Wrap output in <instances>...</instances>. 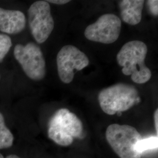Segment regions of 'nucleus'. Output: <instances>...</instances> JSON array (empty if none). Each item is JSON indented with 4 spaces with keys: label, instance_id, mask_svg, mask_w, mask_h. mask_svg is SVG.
<instances>
[{
    "label": "nucleus",
    "instance_id": "2",
    "mask_svg": "<svg viewBox=\"0 0 158 158\" xmlns=\"http://www.w3.org/2000/svg\"><path fill=\"white\" fill-rule=\"evenodd\" d=\"M83 126L81 120L67 108L57 110L48 124V136L55 143L62 147L72 145L75 138H80Z\"/></svg>",
    "mask_w": 158,
    "mask_h": 158
},
{
    "label": "nucleus",
    "instance_id": "12",
    "mask_svg": "<svg viewBox=\"0 0 158 158\" xmlns=\"http://www.w3.org/2000/svg\"><path fill=\"white\" fill-rule=\"evenodd\" d=\"M158 146V136H151L147 138H142L137 142L134 149L138 153L142 155V153L153 149H157Z\"/></svg>",
    "mask_w": 158,
    "mask_h": 158
},
{
    "label": "nucleus",
    "instance_id": "1",
    "mask_svg": "<svg viewBox=\"0 0 158 158\" xmlns=\"http://www.w3.org/2000/svg\"><path fill=\"white\" fill-rule=\"evenodd\" d=\"M148 48L141 40H132L125 44L119 51L117 60L123 67L122 72L131 76L132 80L138 84L148 82L152 76L151 71L145 64Z\"/></svg>",
    "mask_w": 158,
    "mask_h": 158
},
{
    "label": "nucleus",
    "instance_id": "17",
    "mask_svg": "<svg viewBox=\"0 0 158 158\" xmlns=\"http://www.w3.org/2000/svg\"><path fill=\"white\" fill-rule=\"evenodd\" d=\"M6 158H20V157H19V156H18L17 155H8V156H6Z\"/></svg>",
    "mask_w": 158,
    "mask_h": 158
},
{
    "label": "nucleus",
    "instance_id": "9",
    "mask_svg": "<svg viewBox=\"0 0 158 158\" xmlns=\"http://www.w3.org/2000/svg\"><path fill=\"white\" fill-rule=\"evenodd\" d=\"M26 18L23 12L0 8V31L6 34H17L25 27Z\"/></svg>",
    "mask_w": 158,
    "mask_h": 158
},
{
    "label": "nucleus",
    "instance_id": "14",
    "mask_svg": "<svg viewBox=\"0 0 158 158\" xmlns=\"http://www.w3.org/2000/svg\"><path fill=\"white\" fill-rule=\"evenodd\" d=\"M147 4L149 7L150 12L154 16H158V1L157 0H150L147 1Z\"/></svg>",
    "mask_w": 158,
    "mask_h": 158
},
{
    "label": "nucleus",
    "instance_id": "18",
    "mask_svg": "<svg viewBox=\"0 0 158 158\" xmlns=\"http://www.w3.org/2000/svg\"><path fill=\"white\" fill-rule=\"evenodd\" d=\"M0 158H4V156H3L1 153H0Z\"/></svg>",
    "mask_w": 158,
    "mask_h": 158
},
{
    "label": "nucleus",
    "instance_id": "11",
    "mask_svg": "<svg viewBox=\"0 0 158 158\" xmlns=\"http://www.w3.org/2000/svg\"><path fill=\"white\" fill-rule=\"evenodd\" d=\"M14 136L11 132L6 127L2 114L0 113V149L12 147Z\"/></svg>",
    "mask_w": 158,
    "mask_h": 158
},
{
    "label": "nucleus",
    "instance_id": "8",
    "mask_svg": "<svg viewBox=\"0 0 158 158\" xmlns=\"http://www.w3.org/2000/svg\"><path fill=\"white\" fill-rule=\"evenodd\" d=\"M121 26L122 23L118 17L112 14H104L86 28L85 37L93 42L113 44L118 39Z\"/></svg>",
    "mask_w": 158,
    "mask_h": 158
},
{
    "label": "nucleus",
    "instance_id": "5",
    "mask_svg": "<svg viewBox=\"0 0 158 158\" xmlns=\"http://www.w3.org/2000/svg\"><path fill=\"white\" fill-rule=\"evenodd\" d=\"M14 53L29 78L38 81L45 77V60L39 46L33 42L25 46L18 44L15 46Z\"/></svg>",
    "mask_w": 158,
    "mask_h": 158
},
{
    "label": "nucleus",
    "instance_id": "15",
    "mask_svg": "<svg viewBox=\"0 0 158 158\" xmlns=\"http://www.w3.org/2000/svg\"><path fill=\"white\" fill-rule=\"evenodd\" d=\"M47 2H51L52 4H57V5H64L68 3L69 2H70V1H67V0H52V1H47Z\"/></svg>",
    "mask_w": 158,
    "mask_h": 158
},
{
    "label": "nucleus",
    "instance_id": "3",
    "mask_svg": "<svg viewBox=\"0 0 158 158\" xmlns=\"http://www.w3.org/2000/svg\"><path fill=\"white\" fill-rule=\"evenodd\" d=\"M138 91L132 85L118 83L101 91L98 102L102 110L108 115H114L128 110L136 103Z\"/></svg>",
    "mask_w": 158,
    "mask_h": 158
},
{
    "label": "nucleus",
    "instance_id": "16",
    "mask_svg": "<svg viewBox=\"0 0 158 158\" xmlns=\"http://www.w3.org/2000/svg\"><path fill=\"white\" fill-rule=\"evenodd\" d=\"M154 122H155V127L156 131V134L158 135V110H156L154 114Z\"/></svg>",
    "mask_w": 158,
    "mask_h": 158
},
{
    "label": "nucleus",
    "instance_id": "7",
    "mask_svg": "<svg viewBox=\"0 0 158 158\" xmlns=\"http://www.w3.org/2000/svg\"><path fill=\"white\" fill-rule=\"evenodd\" d=\"M28 21L35 40L39 44L45 42L54 28L49 4L45 1L34 2L29 8Z\"/></svg>",
    "mask_w": 158,
    "mask_h": 158
},
{
    "label": "nucleus",
    "instance_id": "6",
    "mask_svg": "<svg viewBox=\"0 0 158 158\" xmlns=\"http://www.w3.org/2000/svg\"><path fill=\"white\" fill-rule=\"evenodd\" d=\"M57 67L59 78L69 84L73 80L75 72L80 71L90 63L85 53L73 45L64 46L57 55Z\"/></svg>",
    "mask_w": 158,
    "mask_h": 158
},
{
    "label": "nucleus",
    "instance_id": "13",
    "mask_svg": "<svg viewBox=\"0 0 158 158\" xmlns=\"http://www.w3.org/2000/svg\"><path fill=\"white\" fill-rule=\"evenodd\" d=\"M12 46L10 36L5 34H0V62H2Z\"/></svg>",
    "mask_w": 158,
    "mask_h": 158
},
{
    "label": "nucleus",
    "instance_id": "10",
    "mask_svg": "<svg viewBox=\"0 0 158 158\" xmlns=\"http://www.w3.org/2000/svg\"><path fill=\"white\" fill-rule=\"evenodd\" d=\"M143 0H123L119 2V6L123 21L131 25H136L141 22Z\"/></svg>",
    "mask_w": 158,
    "mask_h": 158
},
{
    "label": "nucleus",
    "instance_id": "4",
    "mask_svg": "<svg viewBox=\"0 0 158 158\" xmlns=\"http://www.w3.org/2000/svg\"><path fill=\"white\" fill-rule=\"evenodd\" d=\"M108 143L120 158H141L134 149L137 142L142 138L135 128L129 125H110L106 132Z\"/></svg>",
    "mask_w": 158,
    "mask_h": 158
}]
</instances>
